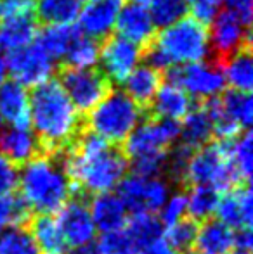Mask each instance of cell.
I'll list each match as a JSON object with an SVG mask.
<instances>
[{
    "mask_svg": "<svg viewBox=\"0 0 253 254\" xmlns=\"http://www.w3.org/2000/svg\"><path fill=\"white\" fill-rule=\"evenodd\" d=\"M120 9L122 0H87L78 14L80 26L77 28L87 37L104 40L115 28Z\"/></svg>",
    "mask_w": 253,
    "mask_h": 254,
    "instance_id": "cell-12",
    "label": "cell"
},
{
    "mask_svg": "<svg viewBox=\"0 0 253 254\" xmlns=\"http://www.w3.org/2000/svg\"><path fill=\"white\" fill-rule=\"evenodd\" d=\"M226 3L227 9L231 14L238 17L245 26L250 28L252 24V14H253V7H252V0H222Z\"/></svg>",
    "mask_w": 253,
    "mask_h": 254,
    "instance_id": "cell-40",
    "label": "cell"
},
{
    "mask_svg": "<svg viewBox=\"0 0 253 254\" xmlns=\"http://www.w3.org/2000/svg\"><path fill=\"white\" fill-rule=\"evenodd\" d=\"M187 190L191 192V195L187 197L189 216L198 221H203L215 213L220 199V194L215 187H212V185H192Z\"/></svg>",
    "mask_w": 253,
    "mask_h": 254,
    "instance_id": "cell-28",
    "label": "cell"
},
{
    "mask_svg": "<svg viewBox=\"0 0 253 254\" xmlns=\"http://www.w3.org/2000/svg\"><path fill=\"white\" fill-rule=\"evenodd\" d=\"M0 254H40V249L26 228L14 227L0 235Z\"/></svg>",
    "mask_w": 253,
    "mask_h": 254,
    "instance_id": "cell-34",
    "label": "cell"
},
{
    "mask_svg": "<svg viewBox=\"0 0 253 254\" xmlns=\"http://www.w3.org/2000/svg\"><path fill=\"white\" fill-rule=\"evenodd\" d=\"M37 31L38 21L33 10L3 16L0 19V51H14L30 45L37 37Z\"/></svg>",
    "mask_w": 253,
    "mask_h": 254,
    "instance_id": "cell-16",
    "label": "cell"
},
{
    "mask_svg": "<svg viewBox=\"0 0 253 254\" xmlns=\"http://www.w3.org/2000/svg\"><path fill=\"white\" fill-rule=\"evenodd\" d=\"M0 116L14 128H30V95L23 85L5 81L0 87Z\"/></svg>",
    "mask_w": 253,
    "mask_h": 254,
    "instance_id": "cell-18",
    "label": "cell"
},
{
    "mask_svg": "<svg viewBox=\"0 0 253 254\" xmlns=\"http://www.w3.org/2000/svg\"><path fill=\"white\" fill-rule=\"evenodd\" d=\"M7 73H10L12 81L26 87H38L51 80L54 73V63L37 44L9 51L5 59Z\"/></svg>",
    "mask_w": 253,
    "mask_h": 254,
    "instance_id": "cell-8",
    "label": "cell"
},
{
    "mask_svg": "<svg viewBox=\"0 0 253 254\" xmlns=\"http://www.w3.org/2000/svg\"><path fill=\"white\" fill-rule=\"evenodd\" d=\"M88 206L94 227L101 232L120 230L127 225V207L122 199L113 192H101L92 195Z\"/></svg>",
    "mask_w": 253,
    "mask_h": 254,
    "instance_id": "cell-19",
    "label": "cell"
},
{
    "mask_svg": "<svg viewBox=\"0 0 253 254\" xmlns=\"http://www.w3.org/2000/svg\"><path fill=\"white\" fill-rule=\"evenodd\" d=\"M21 197L33 213L56 214L71 197V184L59 156H42L19 168Z\"/></svg>",
    "mask_w": 253,
    "mask_h": 254,
    "instance_id": "cell-2",
    "label": "cell"
},
{
    "mask_svg": "<svg viewBox=\"0 0 253 254\" xmlns=\"http://www.w3.org/2000/svg\"><path fill=\"white\" fill-rule=\"evenodd\" d=\"M180 135V121L169 118H146L122 144L123 154L132 157L151 152H169Z\"/></svg>",
    "mask_w": 253,
    "mask_h": 254,
    "instance_id": "cell-7",
    "label": "cell"
},
{
    "mask_svg": "<svg viewBox=\"0 0 253 254\" xmlns=\"http://www.w3.org/2000/svg\"><path fill=\"white\" fill-rule=\"evenodd\" d=\"M80 30L71 24H47L40 28L35 37V44L42 49L52 61L66 56L70 45L78 37Z\"/></svg>",
    "mask_w": 253,
    "mask_h": 254,
    "instance_id": "cell-24",
    "label": "cell"
},
{
    "mask_svg": "<svg viewBox=\"0 0 253 254\" xmlns=\"http://www.w3.org/2000/svg\"><path fill=\"white\" fill-rule=\"evenodd\" d=\"M31 214H33V211L21 197V194L9 192V194L0 195V230L7 227L26 228Z\"/></svg>",
    "mask_w": 253,
    "mask_h": 254,
    "instance_id": "cell-27",
    "label": "cell"
},
{
    "mask_svg": "<svg viewBox=\"0 0 253 254\" xmlns=\"http://www.w3.org/2000/svg\"><path fill=\"white\" fill-rule=\"evenodd\" d=\"M226 85L233 90L252 94L253 87V63H252V45L240 49L220 66Z\"/></svg>",
    "mask_w": 253,
    "mask_h": 254,
    "instance_id": "cell-23",
    "label": "cell"
},
{
    "mask_svg": "<svg viewBox=\"0 0 253 254\" xmlns=\"http://www.w3.org/2000/svg\"><path fill=\"white\" fill-rule=\"evenodd\" d=\"M229 254H252V253H250V251H241V249H238V251L229 253Z\"/></svg>",
    "mask_w": 253,
    "mask_h": 254,
    "instance_id": "cell-46",
    "label": "cell"
},
{
    "mask_svg": "<svg viewBox=\"0 0 253 254\" xmlns=\"http://www.w3.org/2000/svg\"><path fill=\"white\" fill-rule=\"evenodd\" d=\"M220 3H222V0H189L187 12L192 16V19L208 26L220 12Z\"/></svg>",
    "mask_w": 253,
    "mask_h": 254,
    "instance_id": "cell-37",
    "label": "cell"
},
{
    "mask_svg": "<svg viewBox=\"0 0 253 254\" xmlns=\"http://www.w3.org/2000/svg\"><path fill=\"white\" fill-rule=\"evenodd\" d=\"M220 106L224 107L227 114L240 125L241 128H250L253 121V104H252V94L238 90H227L219 95Z\"/></svg>",
    "mask_w": 253,
    "mask_h": 254,
    "instance_id": "cell-30",
    "label": "cell"
},
{
    "mask_svg": "<svg viewBox=\"0 0 253 254\" xmlns=\"http://www.w3.org/2000/svg\"><path fill=\"white\" fill-rule=\"evenodd\" d=\"M187 209V195H186V190H180L179 194H175L172 199H170V202L165 206V209H163L162 213V225H165V227H170V225H173L175 221H179L180 218L184 216V213H186Z\"/></svg>",
    "mask_w": 253,
    "mask_h": 254,
    "instance_id": "cell-38",
    "label": "cell"
},
{
    "mask_svg": "<svg viewBox=\"0 0 253 254\" xmlns=\"http://www.w3.org/2000/svg\"><path fill=\"white\" fill-rule=\"evenodd\" d=\"M90 199L87 195H71L66 204L58 211V221L66 246L78 248L92 242L95 235V227L90 214Z\"/></svg>",
    "mask_w": 253,
    "mask_h": 254,
    "instance_id": "cell-10",
    "label": "cell"
},
{
    "mask_svg": "<svg viewBox=\"0 0 253 254\" xmlns=\"http://www.w3.org/2000/svg\"><path fill=\"white\" fill-rule=\"evenodd\" d=\"M97 249L101 254H137L134 239L130 237L127 228L104 232V235H101L99 239Z\"/></svg>",
    "mask_w": 253,
    "mask_h": 254,
    "instance_id": "cell-36",
    "label": "cell"
},
{
    "mask_svg": "<svg viewBox=\"0 0 253 254\" xmlns=\"http://www.w3.org/2000/svg\"><path fill=\"white\" fill-rule=\"evenodd\" d=\"M0 156H3L19 170L26 163L45 154L30 128L10 127L0 130Z\"/></svg>",
    "mask_w": 253,
    "mask_h": 254,
    "instance_id": "cell-13",
    "label": "cell"
},
{
    "mask_svg": "<svg viewBox=\"0 0 253 254\" xmlns=\"http://www.w3.org/2000/svg\"><path fill=\"white\" fill-rule=\"evenodd\" d=\"M70 254H101V253H99L97 246H94L92 242H88V244H84V246H78V248H75Z\"/></svg>",
    "mask_w": 253,
    "mask_h": 254,
    "instance_id": "cell-43",
    "label": "cell"
},
{
    "mask_svg": "<svg viewBox=\"0 0 253 254\" xmlns=\"http://www.w3.org/2000/svg\"><path fill=\"white\" fill-rule=\"evenodd\" d=\"M148 180L137 175L123 177L118 184V197L125 204V207L132 213H148L146 211V190H148Z\"/></svg>",
    "mask_w": 253,
    "mask_h": 254,
    "instance_id": "cell-31",
    "label": "cell"
},
{
    "mask_svg": "<svg viewBox=\"0 0 253 254\" xmlns=\"http://www.w3.org/2000/svg\"><path fill=\"white\" fill-rule=\"evenodd\" d=\"M199 223H201V221L194 220L192 216H182L179 221H175L173 225L167 227V235H163V237H165V241L169 242L177 253L184 254L189 251L192 242H194Z\"/></svg>",
    "mask_w": 253,
    "mask_h": 254,
    "instance_id": "cell-32",
    "label": "cell"
},
{
    "mask_svg": "<svg viewBox=\"0 0 253 254\" xmlns=\"http://www.w3.org/2000/svg\"><path fill=\"white\" fill-rule=\"evenodd\" d=\"M180 135H182V144L191 147L192 151H198L212 142L213 125L203 102L196 101V104H192L191 111L184 118V123L180 125Z\"/></svg>",
    "mask_w": 253,
    "mask_h": 254,
    "instance_id": "cell-22",
    "label": "cell"
},
{
    "mask_svg": "<svg viewBox=\"0 0 253 254\" xmlns=\"http://www.w3.org/2000/svg\"><path fill=\"white\" fill-rule=\"evenodd\" d=\"M253 244V235H252V227H241L234 228L233 232V246L241 251H250Z\"/></svg>",
    "mask_w": 253,
    "mask_h": 254,
    "instance_id": "cell-42",
    "label": "cell"
},
{
    "mask_svg": "<svg viewBox=\"0 0 253 254\" xmlns=\"http://www.w3.org/2000/svg\"><path fill=\"white\" fill-rule=\"evenodd\" d=\"M217 220L229 228L252 227L253 221V199L250 184L240 185L227 190L217 204Z\"/></svg>",
    "mask_w": 253,
    "mask_h": 254,
    "instance_id": "cell-15",
    "label": "cell"
},
{
    "mask_svg": "<svg viewBox=\"0 0 253 254\" xmlns=\"http://www.w3.org/2000/svg\"><path fill=\"white\" fill-rule=\"evenodd\" d=\"M130 3H137V5H151V2L153 0H128Z\"/></svg>",
    "mask_w": 253,
    "mask_h": 254,
    "instance_id": "cell-45",
    "label": "cell"
},
{
    "mask_svg": "<svg viewBox=\"0 0 253 254\" xmlns=\"http://www.w3.org/2000/svg\"><path fill=\"white\" fill-rule=\"evenodd\" d=\"M153 44L167 57L170 66L199 63L210 51L208 28L192 17H182L156 33Z\"/></svg>",
    "mask_w": 253,
    "mask_h": 254,
    "instance_id": "cell-4",
    "label": "cell"
},
{
    "mask_svg": "<svg viewBox=\"0 0 253 254\" xmlns=\"http://www.w3.org/2000/svg\"><path fill=\"white\" fill-rule=\"evenodd\" d=\"M142 109L123 90L113 88L90 113L85 116V127L108 144L118 145L128 138L142 120Z\"/></svg>",
    "mask_w": 253,
    "mask_h": 254,
    "instance_id": "cell-3",
    "label": "cell"
},
{
    "mask_svg": "<svg viewBox=\"0 0 253 254\" xmlns=\"http://www.w3.org/2000/svg\"><path fill=\"white\" fill-rule=\"evenodd\" d=\"M127 221V232L134 239V244L137 249L149 244L155 239L162 237L163 225L153 213H135Z\"/></svg>",
    "mask_w": 253,
    "mask_h": 254,
    "instance_id": "cell-29",
    "label": "cell"
},
{
    "mask_svg": "<svg viewBox=\"0 0 253 254\" xmlns=\"http://www.w3.org/2000/svg\"><path fill=\"white\" fill-rule=\"evenodd\" d=\"M187 2L186 0H153L149 16L156 28H167L186 17Z\"/></svg>",
    "mask_w": 253,
    "mask_h": 254,
    "instance_id": "cell-33",
    "label": "cell"
},
{
    "mask_svg": "<svg viewBox=\"0 0 253 254\" xmlns=\"http://www.w3.org/2000/svg\"><path fill=\"white\" fill-rule=\"evenodd\" d=\"M163 74L162 71L155 69L151 66H139L132 71L130 74L123 81V88H125V94L132 99L139 107L144 111L151 106L155 95L158 94L160 87H162Z\"/></svg>",
    "mask_w": 253,
    "mask_h": 254,
    "instance_id": "cell-20",
    "label": "cell"
},
{
    "mask_svg": "<svg viewBox=\"0 0 253 254\" xmlns=\"http://www.w3.org/2000/svg\"><path fill=\"white\" fill-rule=\"evenodd\" d=\"M101 52V40L78 33L64 56V66L70 67H95Z\"/></svg>",
    "mask_w": 253,
    "mask_h": 254,
    "instance_id": "cell-26",
    "label": "cell"
},
{
    "mask_svg": "<svg viewBox=\"0 0 253 254\" xmlns=\"http://www.w3.org/2000/svg\"><path fill=\"white\" fill-rule=\"evenodd\" d=\"M85 118L78 114L58 80H47L31 90L30 127L45 156L63 152L84 128Z\"/></svg>",
    "mask_w": 253,
    "mask_h": 254,
    "instance_id": "cell-1",
    "label": "cell"
},
{
    "mask_svg": "<svg viewBox=\"0 0 253 254\" xmlns=\"http://www.w3.org/2000/svg\"><path fill=\"white\" fill-rule=\"evenodd\" d=\"M26 230L44 254H66L68 246L54 214L33 213L26 225Z\"/></svg>",
    "mask_w": 253,
    "mask_h": 254,
    "instance_id": "cell-21",
    "label": "cell"
},
{
    "mask_svg": "<svg viewBox=\"0 0 253 254\" xmlns=\"http://www.w3.org/2000/svg\"><path fill=\"white\" fill-rule=\"evenodd\" d=\"M142 59V49L132 44L130 40L120 35H108L101 40V61L102 73L109 78L111 83H123L125 78L137 67V63Z\"/></svg>",
    "mask_w": 253,
    "mask_h": 254,
    "instance_id": "cell-11",
    "label": "cell"
},
{
    "mask_svg": "<svg viewBox=\"0 0 253 254\" xmlns=\"http://www.w3.org/2000/svg\"><path fill=\"white\" fill-rule=\"evenodd\" d=\"M115 26L118 30L120 37L139 45L142 51L156 37V26L153 24L149 10L144 5H137V3L128 2L127 5H122Z\"/></svg>",
    "mask_w": 253,
    "mask_h": 254,
    "instance_id": "cell-14",
    "label": "cell"
},
{
    "mask_svg": "<svg viewBox=\"0 0 253 254\" xmlns=\"http://www.w3.org/2000/svg\"><path fill=\"white\" fill-rule=\"evenodd\" d=\"M84 0H38L33 14L42 24H71L80 14Z\"/></svg>",
    "mask_w": 253,
    "mask_h": 254,
    "instance_id": "cell-25",
    "label": "cell"
},
{
    "mask_svg": "<svg viewBox=\"0 0 253 254\" xmlns=\"http://www.w3.org/2000/svg\"><path fill=\"white\" fill-rule=\"evenodd\" d=\"M5 78H7V64H5V59L0 56V87L5 83Z\"/></svg>",
    "mask_w": 253,
    "mask_h": 254,
    "instance_id": "cell-44",
    "label": "cell"
},
{
    "mask_svg": "<svg viewBox=\"0 0 253 254\" xmlns=\"http://www.w3.org/2000/svg\"><path fill=\"white\" fill-rule=\"evenodd\" d=\"M17 182H19V170L3 156H0V195L14 192V189H17Z\"/></svg>",
    "mask_w": 253,
    "mask_h": 254,
    "instance_id": "cell-39",
    "label": "cell"
},
{
    "mask_svg": "<svg viewBox=\"0 0 253 254\" xmlns=\"http://www.w3.org/2000/svg\"><path fill=\"white\" fill-rule=\"evenodd\" d=\"M3 16V0H0V19H2Z\"/></svg>",
    "mask_w": 253,
    "mask_h": 254,
    "instance_id": "cell-47",
    "label": "cell"
},
{
    "mask_svg": "<svg viewBox=\"0 0 253 254\" xmlns=\"http://www.w3.org/2000/svg\"><path fill=\"white\" fill-rule=\"evenodd\" d=\"M208 45L213 56V63L220 67L240 49L250 47V28L245 26L229 10H222L212 21V30L208 33Z\"/></svg>",
    "mask_w": 253,
    "mask_h": 254,
    "instance_id": "cell-9",
    "label": "cell"
},
{
    "mask_svg": "<svg viewBox=\"0 0 253 254\" xmlns=\"http://www.w3.org/2000/svg\"><path fill=\"white\" fill-rule=\"evenodd\" d=\"M192 99L186 90L175 85H163L155 95L151 106L144 111V118H169L182 120L192 107Z\"/></svg>",
    "mask_w": 253,
    "mask_h": 254,
    "instance_id": "cell-17",
    "label": "cell"
},
{
    "mask_svg": "<svg viewBox=\"0 0 253 254\" xmlns=\"http://www.w3.org/2000/svg\"><path fill=\"white\" fill-rule=\"evenodd\" d=\"M163 80L170 85L180 87L187 94L196 97V101H208V99L219 97L226 88L222 69L215 63H189L177 64L163 71Z\"/></svg>",
    "mask_w": 253,
    "mask_h": 254,
    "instance_id": "cell-6",
    "label": "cell"
},
{
    "mask_svg": "<svg viewBox=\"0 0 253 254\" xmlns=\"http://www.w3.org/2000/svg\"><path fill=\"white\" fill-rule=\"evenodd\" d=\"M137 254H179L169 242L165 241V237H158L155 241H151L149 244L142 246L137 249Z\"/></svg>",
    "mask_w": 253,
    "mask_h": 254,
    "instance_id": "cell-41",
    "label": "cell"
},
{
    "mask_svg": "<svg viewBox=\"0 0 253 254\" xmlns=\"http://www.w3.org/2000/svg\"><path fill=\"white\" fill-rule=\"evenodd\" d=\"M58 81L84 118L113 90V83L99 67H70L59 64Z\"/></svg>",
    "mask_w": 253,
    "mask_h": 254,
    "instance_id": "cell-5",
    "label": "cell"
},
{
    "mask_svg": "<svg viewBox=\"0 0 253 254\" xmlns=\"http://www.w3.org/2000/svg\"><path fill=\"white\" fill-rule=\"evenodd\" d=\"M3 128V120H2V116H0V130Z\"/></svg>",
    "mask_w": 253,
    "mask_h": 254,
    "instance_id": "cell-48",
    "label": "cell"
},
{
    "mask_svg": "<svg viewBox=\"0 0 253 254\" xmlns=\"http://www.w3.org/2000/svg\"><path fill=\"white\" fill-rule=\"evenodd\" d=\"M253 137L250 131H245L240 137L234 138L233 142V151H231V161H233L234 168H236L238 175L243 178L245 182L250 184L252 178V166H253Z\"/></svg>",
    "mask_w": 253,
    "mask_h": 254,
    "instance_id": "cell-35",
    "label": "cell"
}]
</instances>
